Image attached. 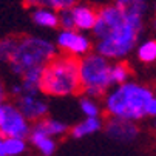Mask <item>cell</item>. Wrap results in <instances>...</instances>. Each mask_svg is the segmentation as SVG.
I'll return each instance as SVG.
<instances>
[{"label": "cell", "mask_w": 156, "mask_h": 156, "mask_svg": "<svg viewBox=\"0 0 156 156\" xmlns=\"http://www.w3.org/2000/svg\"><path fill=\"white\" fill-rule=\"evenodd\" d=\"M144 22L128 20L115 5H105L98 11L93 34L98 40L96 53L108 60L127 57L141 37Z\"/></svg>", "instance_id": "cell-1"}, {"label": "cell", "mask_w": 156, "mask_h": 156, "mask_svg": "<svg viewBox=\"0 0 156 156\" xmlns=\"http://www.w3.org/2000/svg\"><path fill=\"white\" fill-rule=\"evenodd\" d=\"M153 96L150 87L127 80L105 94V111L110 118L138 122L147 116V107Z\"/></svg>", "instance_id": "cell-2"}, {"label": "cell", "mask_w": 156, "mask_h": 156, "mask_svg": "<svg viewBox=\"0 0 156 156\" xmlns=\"http://www.w3.org/2000/svg\"><path fill=\"white\" fill-rule=\"evenodd\" d=\"M39 90L48 96H73L80 91L79 59L71 56H56L42 71Z\"/></svg>", "instance_id": "cell-3"}, {"label": "cell", "mask_w": 156, "mask_h": 156, "mask_svg": "<svg viewBox=\"0 0 156 156\" xmlns=\"http://www.w3.org/2000/svg\"><path fill=\"white\" fill-rule=\"evenodd\" d=\"M56 56L57 48L53 42L36 36H25L17 39L8 63L12 73L22 74L34 66H45Z\"/></svg>", "instance_id": "cell-4"}, {"label": "cell", "mask_w": 156, "mask_h": 156, "mask_svg": "<svg viewBox=\"0 0 156 156\" xmlns=\"http://www.w3.org/2000/svg\"><path fill=\"white\" fill-rule=\"evenodd\" d=\"M110 65L111 62L98 53H88L79 59V79L80 90L87 98L98 99L107 94L110 82Z\"/></svg>", "instance_id": "cell-5"}, {"label": "cell", "mask_w": 156, "mask_h": 156, "mask_svg": "<svg viewBox=\"0 0 156 156\" xmlns=\"http://www.w3.org/2000/svg\"><path fill=\"white\" fill-rule=\"evenodd\" d=\"M56 48L79 59L91 51V40L77 30H62L56 39Z\"/></svg>", "instance_id": "cell-6"}, {"label": "cell", "mask_w": 156, "mask_h": 156, "mask_svg": "<svg viewBox=\"0 0 156 156\" xmlns=\"http://www.w3.org/2000/svg\"><path fill=\"white\" fill-rule=\"evenodd\" d=\"M31 125L23 118V115L12 104H5V119L0 125L2 138H20L25 139L30 136Z\"/></svg>", "instance_id": "cell-7"}, {"label": "cell", "mask_w": 156, "mask_h": 156, "mask_svg": "<svg viewBox=\"0 0 156 156\" xmlns=\"http://www.w3.org/2000/svg\"><path fill=\"white\" fill-rule=\"evenodd\" d=\"M16 107L27 121L34 122L47 118L48 113V104L37 94H20L17 98Z\"/></svg>", "instance_id": "cell-8"}, {"label": "cell", "mask_w": 156, "mask_h": 156, "mask_svg": "<svg viewBox=\"0 0 156 156\" xmlns=\"http://www.w3.org/2000/svg\"><path fill=\"white\" fill-rule=\"evenodd\" d=\"M105 131L111 139L119 142H131L139 135V130L135 122L118 118H110V121L105 124Z\"/></svg>", "instance_id": "cell-9"}, {"label": "cell", "mask_w": 156, "mask_h": 156, "mask_svg": "<svg viewBox=\"0 0 156 156\" xmlns=\"http://www.w3.org/2000/svg\"><path fill=\"white\" fill-rule=\"evenodd\" d=\"M71 14H73V23L74 30L77 31H91L94 23H96V17L98 11L87 3H76L71 6Z\"/></svg>", "instance_id": "cell-10"}, {"label": "cell", "mask_w": 156, "mask_h": 156, "mask_svg": "<svg viewBox=\"0 0 156 156\" xmlns=\"http://www.w3.org/2000/svg\"><path fill=\"white\" fill-rule=\"evenodd\" d=\"M115 6L128 20L144 22L147 14V0H115Z\"/></svg>", "instance_id": "cell-11"}, {"label": "cell", "mask_w": 156, "mask_h": 156, "mask_svg": "<svg viewBox=\"0 0 156 156\" xmlns=\"http://www.w3.org/2000/svg\"><path fill=\"white\" fill-rule=\"evenodd\" d=\"M30 141H31V144L37 148V151L42 156H51L56 151V141H54V138L48 136L47 133H43L37 127H31Z\"/></svg>", "instance_id": "cell-12"}, {"label": "cell", "mask_w": 156, "mask_h": 156, "mask_svg": "<svg viewBox=\"0 0 156 156\" xmlns=\"http://www.w3.org/2000/svg\"><path fill=\"white\" fill-rule=\"evenodd\" d=\"M33 22L42 28H57L59 27V16L57 11L42 6V8H34L33 14Z\"/></svg>", "instance_id": "cell-13"}, {"label": "cell", "mask_w": 156, "mask_h": 156, "mask_svg": "<svg viewBox=\"0 0 156 156\" xmlns=\"http://www.w3.org/2000/svg\"><path fill=\"white\" fill-rule=\"evenodd\" d=\"M102 125L104 124L101 118H85L83 121H80L71 128V136L76 139H80L85 136L94 135V133H98L102 128Z\"/></svg>", "instance_id": "cell-14"}, {"label": "cell", "mask_w": 156, "mask_h": 156, "mask_svg": "<svg viewBox=\"0 0 156 156\" xmlns=\"http://www.w3.org/2000/svg\"><path fill=\"white\" fill-rule=\"evenodd\" d=\"M34 127H37L39 130H42L43 133H47L48 136L56 138V136H62L68 131V127L66 124L57 121V119H51V118H43L40 121H37L34 124Z\"/></svg>", "instance_id": "cell-15"}, {"label": "cell", "mask_w": 156, "mask_h": 156, "mask_svg": "<svg viewBox=\"0 0 156 156\" xmlns=\"http://www.w3.org/2000/svg\"><path fill=\"white\" fill-rule=\"evenodd\" d=\"M130 79V66L125 62H115L110 65V82L111 85H121Z\"/></svg>", "instance_id": "cell-16"}, {"label": "cell", "mask_w": 156, "mask_h": 156, "mask_svg": "<svg viewBox=\"0 0 156 156\" xmlns=\"http://www.w3.org/2000/svg\"><path fill=\"white\" fill-rule=\"evenodd\" d=\"M136 54H138V59L142 63H153V62H156V39L144 40L141 45H138Z\"/></svg>", "instance_id": "cell-17"}, {"label": "cell", "mask_w": 156, "mask_h": 156, "mask_svg": "<svg viewBox=\"0 0 156 156\" xmlns=\"http://www.w3.org/2000/svg\"><path fill=\"white\" fill-rule=\"evenodd\" d=\"M3 145H5L6 156H20L27 150L25 139H20V138H3Z\"/></svg>", "instance_id": "cell-18"}, {"label": "cell", "mask_w": 156, "mask_h": 156, "mask_svg": "<svg viewBox=\"0 0 156 156\" xmlns=\"http://www.w3.org/2000/svg\"><path fill=\"white\" fill-rule=\"evenodd\" d=\"M79 107H80V111L85 115V118H99V115H101V108H99V104L96 102V99L85 96L80 99Z\"/></svg>", "instance_id": "cell-19"}, {"label": "cell", "mask_w": 156, "mask_h": 156, "mask_svg": "<svg viewBox=\"0 0 156 156\" xmlns=\"http://www.w3.org/2000/svg\"><path fill=\"white\" fill-rule=\"evenodd\" d=\"M17 39L14 37H6V39H0V62H8L14 47H16Z\"/></svg>", "instance_id": "cell-20"}, {"label": "cell", "mask_w": 156, "mask_h": 156, "mask_svg": "<svg viewBox=\"0 0 156 156\" xmlns=\"http://www.w3.org/2000/svg\"><path fill=\"white\" fill-rule=\"evenodd\" d=\"M57 16H59V27H60L62 30H74L71 8H66V9L57 11Z\"/></svg>", "instance_id": "cell-21"}, {"label": "cell", "mask_w": 156, "mask_h": 156, "mask_svg": "<svg viewBox=\"0 0 156 156\" xmlns=\"http://www.w3.org/2000/svg\"><path fill=\"white\" fill-rule=\"evenodd\" d=\"M76 3L77 0H47V8H51L54 11H62L74 6Z\"/></svg>", "instance_id": "cell-22"}, {"label": "cell", "mask_w": 156, "mask_h": 156, "mask_svg": "<svg viewBox=\"0 0 156 156\" xmlns=\"http://www.w3.org/2000/svg\"><path fill=\"white\" fill-rule=\"evenodd\" d=\"M23 3L30 8H42L47 6V0H23Z\"/></svg>", "instance_id": "cell-23"}, {"label": "cell", "mask_w": 156, "mask_h": 156, "mask_svg": "<svg viewBox=\"0 0 156 156\" xmlns=\"http://www.w3.org/2000/svg\"><path fill=\"white\" fill-rule=\"evenodd\" d=\"M147 116L156 118V96H153V99L150 101V104L147 107Z\"/></svg>", "instance_id": "cell-24"}, {"label": "cell", "mask_w": 156, "mask_h": 156, "mask_svg": "<svg viewBox=\"0 0 156 156\" xmlns=\"http://www.w3.org/2000/svg\"><path fill=\"white\" fill-rule=\"evenodd\" d=\"M3 119H5V104L0 102V125H2Z\"/></svg>", "instance_id": "cell-25"}, {"label": "cell", "mask_w": 156, "mask_h": 156, "mask_svg": "<svg viewBox=\"0 0 156 156\" xmlns=\"http://www.w3.org/2000/svg\"><path fill=\"white\" fill-rule=\"evenodd\" d=\"M0 156H6L5 153V145H3V138L0 136Z\"/></svg>", "instance_id": "cell-26"}, {"label": "cell", "mask_w": 156, "mask_h": 156, "mask_svg": "<svg viewBox=\"0 0 156 156\" xmlns=\"http://www.w3.org/2000/svg\"><path fill=\"white\" fill-rule=\"evenodd\" d=\"M3 99H5V87L0 82V102H3Z\"/></svg>", "instance_id": "cell-27"}, {"label": "cell", "mask_w": 156, "mask_h": 156, "mask_svg": "<svg viewBox=\"0 0 156 156\" xmlns=\"http://www.w3.org/2000/svg\"><path fill=\"white\" fill-rule=\"evenodd\" d=\"M151 27H153V31H154V33H156V19H154V20H153V23H151Z\"/></svg>", "instance_id": "cell-28"}, {"label": "cell", "mask_w": 156, "mask_h": 156, "mask_svg": "<svg viewBox=\"0 0 156 156\" xmlns=\"http://www.w3.org/2000/svg\"><path fill=\"white\" fill-rule=\"evenodd\" d=\"M153 127L156 128V118H154V121H153Z\"/></svg>", "instance_id": "cell-29"}, {"label": "cell", "mask_w": 156, "mask_h": 156, "mask_svg": "<svg viewBox=\"0 0 156 156\" xmlns=\"http://www.w3.org/2000/svg\"><path fill=\"white\" fill-rule=\"evenodd\" d=\"M153 93L156 94V83H154V88H153Z\"/></svg>", "instance_id": "cell-30"}, {"label": "cell", "mask_w": 156, "mask_h": 156, "mask_svg": "<svg viewBox=\"0 0 156 156\" xmlns=\"http://www.w3.org/2000/svg\"><path fill=\"white\" fill-rule=\"evenodd\" d=\"M154 9H156V3H154Z\"/></svg>", "instance_id": "cell-31"}]
</instances>
